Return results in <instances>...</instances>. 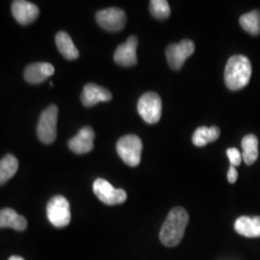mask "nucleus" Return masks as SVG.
<instances>
[{
	"label": "nucleus",
	"instance_id": "obj_1",
	"mask_svg": "<svg viewBox=\"0 0 260 260\" xmlns=\"http://www.w3.org/2000/svg\"><path fill=\"white\" fill-rule=\"evenodd\" d=\"M189 222V215L184 208L175 207L169 214L163 223L159 239L166 247H176L184 236L186 226Z\"/></svg>",
	"mask_w": 260,
	"mask_h": 260
},
{
	"label": "nucleus",
	"instance_id": "obj_2",
	"mask_svg": "<svg viewBox=\"0 0 260 260\" xmlns=\"http://www.w3.org/2000/svg\"><path fill=\"white\" fill-rule=\"evenodd\" d=\"M251 64L246 56L231 57L224 69V82L232 91H238L246 87L251 79Z\"/></svg>",
	"mask_w": 260,
	"mask_h": 260
},
{
	"label": "nucleus",
	"instance_id": "obj_3",
	"mask_svg": "<svg viewBox=\"0 0 260 260\" xmlns=\"http://www.w3.org/2000/svg\"><path fill=\"white\" fill-rule=\"evenodd\" d=\"M143 149L142 140L138 136L129 134L121 137L117 143V152L121 160L130 167H136L141 162Z\"/></svg>",
	"mask_w": 260,
	"mask_h": 260
},
{
	"label": "nucleus",
	"instance_id": "obj_4",
	"mask_svg": "<svg viewBox=\"0 0 260 260\" xmlns=\"http://www.w3.org/2000/svg\"><path fill=\"white\" fill-rule=\"evenodd\" d=\"M47 215L49 222L56 228L62 229L71 223V209L68 200L63 196H55L47 205Z\"/></svg>",
	"mask_w": 260,
	"mask_h": 260
},
{
	"label": "nucleus",
	"instance_id": "obj_5",
	"mask_svg": "<svg viewBox=\"0 0 260 260\" xmlns=\"http://www.w3.org/2000/svg\"><path fill=\"white\" fill-rule=\"evenodd\" d=\"M58 107L55 104L48 106L42 113L38 122L37 134L39 139L44 144L53 143L57 136Z\"/></svg>",
	"mask_w": 260,
	"mask_h": 260
},
{
	"label": "nucleus",
	"instance_id": "obj_6",
	"mask_svg": "<svg viewBox=\"0 0 260 260\" xmlns=\"http://www.w3.org/2000/svg\"><path fill=\"white\" fill-rule=\"evenodd\" d=\"M137 108L144 121L149 124L157 123L162 114V101L154 92L144 93L139 99Z\"/></svg>",
	"mask_w": 260,
	"mask_h": 260
},
{
	"label": "nucleus",
	"instance_id": "obj_7",
	"mask_svg": "<svg viewBox=\"0 0 260 260\" xmlns=\"http://www.w3.org/2000/svg\"><path fill=\"white\" fill-rule=\"evenodd\" d=\"M93 190L96 198L105 205H116L123 204L126 201V192L122 189H116L103 178L94 180Z\"/></svg>",
	"mask_w": 260,
	"mask_h": 260
},
{
	"label": "nucleus",
	"instance_id": "obj_8",
	"mask_svg": "<svg viewBox=\"0 0 260 260\" xmlns=\"http://www.w3.org/2000/svg\"><path fill=\"white\" fill-rule=\"evenodd\" d=\"M194 51L195 44L191 40H183L178 44H172L166 49L168 64L173 70L178 71Z\"/></svg>",
	"mask_w": 260,
	"mask_h": 260
},
{
	"label": "nucleus",
	"instance_id": "obj_9",
	"mask_svg": "<svg viewBox=\"0 0 260 260\" xmlns=\"http://www.w3.org/2000/svg\"><path fill=\"white\" fill-rule=\"evenodd\" d=\"M95 19L99 25L110 32L121 31L125 26V13L119 8H108L96 13Z\"/></svg>",
	"mask_w": 260,
	"mask_h": 260
},
{
	"label": "nucleus",
	"instance_id": "obj_10",
	"mask_svg": "<svg viewBox=\"0 0 260 260\" xmlns=\"http://www.w3.org/2000/svg\"><path fill=\"white\" fill-rule=\"evenodd\" d=\"M138 39L130 36L124 44H121L114 53V61L122 67H133L137 64Z\"/></svg>",
	"mask_w": 260,
	"mask_h": 260
},
{
	"label": "nucleus",
	"instance_id": "obj_11",
	"mask_svg": "<svg viewBox=\"0 0 260 260\" xmlns=\"http://www.w3.org/2000/svg\"><path fill=\"white\" fill-rule=\"evenodd\" d=\"M12 13L19 23L22 25H27L37 19L40 10L35 4L31 2L25 0H17L12 4Z\"/></svg>",
	"mask_w": 260,
	"mask_h": 260
},
{
	"label": "nucleus",
	"instance_id": "obj_12",
	"mask_svg": "<svg viewBox=\"0 0 260 260\" xmlns=\"http://www.w3.org/2000/svg\"><path fill=\"white\" fill-rule=\"evenodd\" d=\"M94 131L90 126H85L74 138L69 141V148L76 154H84L90 152L93 149Z\"/></svg>",
	"mask_w": 260,
	"mask_h": 260
},
{
	"label": "nucleus",
	"instance_id": "obj_13",
	"mask_svg": "<svg viewBox=\"0 0 260 260\" xmlns=\"http://www.w3.org/2000/svg\"><path fill=\"white\" fill-rule=\"evenodd\" d=\"M112 100V93L105 88L96 84H87L81 94V102L85 106L91 107L99 103H105Z\"/></svg>",
	"mask_w": 260,
	"mask_h": 260
},
{
	"label": "nucleus",
	"instance_id": "obj_14",
	"mask_svg": "<svg viewBox=\"0 0 260 260\" xmlns=\"http://www.w3.org/2000/svg\"><path fill=\"white\" fill-rule=\"evenodd\" d=\"M54 67L49 63H34L25 69L24 78L28 83H42L54 75Z\"/></svg>",
	"mask_w": 260,
	"mask_h": 260
},
{
	"label": "nucleus",
	"instance_id": "obj_15",
	"mask_svg": "<svg viewBox=\"0 0 260 260\" xmlns=\"http://www.w3.org/2000/svg\"><path fill=\"white\" fill-rule=\"evenodd\" d=\"M235 232L248 238L260 237V216H241L234 223Z\"/></svg>",
	"mask_w": 260,
	"mask_h": 260
},
{
	"label": "nucleus",
	"instance_id": "obj_16",
	"mask_svg": "<svg viewBox=\"0 0 260 260\" xmlns=\"http://www.w3.org/2000/svg\"><path fill=\"white\" fill-rule=\"evenodd\" d=\"M0 228H11L15 231L22 232L27 228V221L14 209L4 208L0 210Z\"/></svg>",
	"mask_w": 260,
	"mask_h": 260
},
{
	"label": "nucleus",
	"instance_id": "obj_17",
	"mask_svg": "<svg viewBox=\"0 0 260 260\" xmlns=\"http://www.w3.org/2000/svg\"><path fill=\"white\" fill-rule=\"evenodd\" d=\"M55 42L59 52L67 60H75L79 57L78 49L75 47L72 38L68 33L64 31L58 32L56 35Z\"/></svg>",
	"mask_w": 260,
	"mask_h": 260
},
{
	"label": "nucleus",
	"instance_id": "obj_18",
	"mask_svg": "<svg viewBox=\"0 0 260 260\" xmlns=\"http://www.w3.org/2000/svg\"><path fill=\"white\" fill-rule=\"evenodd\" d=\"M242 158L247 165H252L258 157V139L255 135L249 134L242 140Z\"/></svg>",
	"mask_w": 260,
	"mask_h": 260
},
{
	"label": "nucleus",
	"instance_id": "obj_19",
	"mask_svg": "<svg viewBox=\"0 0 260 260\" xmlns=\"http://www.w3.org/2000/svg\"><path fill=\"white\" fill-rule=\"evenodd\" d=\"M220 129L217 126H201L196 129L192 141L196 147H205L207 144L215 142L220 137Z\"/></svg>",
	"mask_w": 260,
	"mask_h": 260
},
{
	"label": "nucleus",
	"instance_id": "obj_20",
	"mask_svg": "<svg viewBox=\"0 0 260 260\" xmlns=\"http://www.w3.org/2000/svg\"><path fill=\"white\" fill-rule=\"evenodd\" d=\"M19 169V161L12 154H7L0 160V185L6 183L16 175Z\"/></svg>",
	"mask_w": 260,
	"mask_h": 260
},
{
	"label": "nucleus",
	"instance_id": "obj_21",
	"mask_svg": "<svg viewBox=\"0 0 260 260\" xmlns=\"http://www.w3.org/2000/svg\"><path fill=\"white\" fill-rule=\"evenodd\" d=\"M241 27L252 36L260 34V11L254 10L242 15L239 19Z\"/></svg>",
	"mask_w": 260,
	"mask_h": 260
},
{
	"label": "nucleus",
	"instance_id": "obj_22",
	"mask_svg": "<svg viewBox=\"0 0 260 260\" xmlns=\"http://www.w3.org/2000/svg\"><path fill=\"white\" fill-rule=\"evenodd\" d=\"M149 9L151 15L160 20L168 19L171 15L167 0H151L149 2Z\"/></svg>",
	"mask_w": 260,
	"mask_h": 260
},
{
	"label": "nucleus",
	"instance_id": "obj_23",
	"mask_svg": "<svg viewBox=\"0 0 260 260\" xmlns=\"http://www.w3.org/2000/svg\"><path fill=\"white\" fill-rule=\"evenodd\" d=\"M226 155L229 157V160L233 167L239 166L241 164L242 154L241 152L235 148H230L226 150Z\"/></svg>",
	"mask_w": 260,
	"mask_h": 260
},
{
	"label": "nucleus",
	"instance_id": "obj_24",
	"mask_svg": "<svg viewBox=\"0 0 260 260\" xmlns=\"http://www.w3.org/2000/svg\"><path fill=\"white\" fill-rule=\"evenodd\" d=\"M237 177H238V173H237L236 169H235V167H233V166H231L229 172H228V180H229V182L232 183V184L235 183L236 180H237Z\"/></svg>",
	"mask_w": 260,
	"mask_h": 260
},
{
	"label": "nucleus",
	"instance_id": "obj_25",
	"mask_svg": "<svg viewBox=\"0 0 260 260\" xmlns=\"http://www.w3.org/2000/svg\"><path fill=\"white\" fill-rule=\"evenodd\" d=\"M8 260H24V258L20 257V256H17V255H14V256H11Z\"/></svg>",
	"mask_w": 260,
	"mask_h": 260
}]
</instances>
